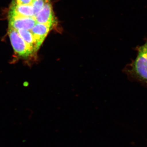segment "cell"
<instances>
[{
  "label": "cell",
  "instance_id": "7a4b0ae2",
  "mask_svg": "<svg viewBox=\"0 0 147 147\" xmlns=\"http://www.w3.org/2000/svg\"><path fill=\"white\" fill-rule=\"evenodd\" d=\"M132 71L138 79L147 84V41L138 49Z\"/></svg>",
  "mask_w": 147,
  "mask_h": 147
},
{
  "label": "cell",
  "instance_id": "9c48e42d",
  "mask_svg": "<svg viewBox=\"0 0 147 147\" xmlns=\"http://www.w3.org/2000/svg\"><path fill=\"white\" fill-rule=\"evenodd\" d=\"M14 1L19 5H32L33 0H14Z\"/></svg>",
  "mask_w": 147,
  "mask_h": 147
},
{
  "label": "cell",
  "instance_id": "52a82bcc",
  "mask_svg": "<svg viewBox=\"0 0 147 147\" xmlns=\"http://www.w3.org/2000/svg\"><path fill=\"white\" fill-rule=\"evenodd\" d=\"M18 33L25 42L30 46L34 53L37 51L35 40L33 34L30 30H17Z\"/></svg>",
  "mask_w": 147,
  "mask_h": 147
},
{
  "label": "cell",
  "instance_id": "ba28073f",
  "mask_svg": "<svg viewBox=\"0 0 147 147\" xmlns=\"http://www.w3.org/2000/svg\"><path fill=\"white\" fill-rule=\"evenodd\" d=\"M46 0H33L32 5L33 9L34 17L41 10Z\"/></svg>",
  "mask_w": 147,
  "mask_h": 147
},
{
  "label": "cell",
  "instance_id": "3957f363",
  "mask_svg": "<svg viewBox=\"0 0 147 147\" xmlns=\"http://www.w3.org/2000/svg\"><path fill=\"white\" fill-rule=\"evenodd\" d=\"M34 18L36 23L46 25L51 30L57 23L52 4L49 0H46L44 6Z\"/></svg>",
  "mask_w": 147,
  "mask_h": 147
},
{
  "label": "cell",
  "instance_id": "8992f818",
  "mask_svg": "<svg viewBox=\"0 0 147 147\" xmlns=\"http://www.w3.org/2000/svg\"><path fill=\"white\" fill-rule=\"evenodd\" d=\"M51 30L49 27L46 25L36 23L30 30L34 37L38 50L42 45Z\"/></svg>",
  "mask_w": 147,
  "mask_h": 147
},
{
  "label": "cell",
  "instance_id": "6da1fadb",
  "mask_svg": "<svg viewBox=\"0 0 147 147\" xmlns=\"http://www.w3.org/2000/svg\"><path fill=\"white\" fill-rule=\"evenodd\" d=\"M8 34L14 53L18 57L27 59L35 53L16 30L9 27Z\"/></svg>",
  "mask_w": 147,
  "mask_h": 147
},
{
  "label": "cell",
  "instance_id": "277c9868",
  "mask_svg": "<svg viewBox=\"0 0 147 147\" xmlns=\"http://www.w3.org/2000/svg\"><path fill=\"white\" fill-rule=\"evenodd\" d=\"M32 17L34 18L33 9L32 5H23L12 1L9 12L8 18Z\"/></svg>",
  "mask_w": 147,
  "mask_h": 147
},
{
  "label": "cell",
  "instance_id": "5b68a950",
  "mask_svg": "<svg viewBox=\"0 0 147 147\" xmlns=\"http://www.w3.org/2000/svg\"><path fill=\"white\" fill-rule=\"evenodd\" d=\"M36 21L32 17H19L9 18V27L18 30H31L36 24Z\"/></svg>",
  "mask_w": 147,
  "mask_h": 147
}]
</instances>
